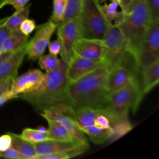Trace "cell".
Here are the masks:
<instances>
[{
	"mask_svg": "<svg viewBox=\"0 0 159 159\" xmlns=\"http://www.w3.org/2000/svg\"><path fill=\"white\" fill-rule=\"evenodd\" d=\"M7 0H0V9L6 6V3Z\"/></svg>",
	"mask_w": 159,
	"mask_h": 159,
	"instance_id": "obj_42",
	"label": "cell"
},
{
	"mask_svg": "<svg viewBox=\"0 0 159 159\" xmlns=\"http://www.w3.org/2000/svg\"><path fill=\"white\" fill-rule=\"evenodd\" d=\"M159 60V21L151 20L142 40L137 57L143 68Z\"/></svg>",
	"mask_w": 159,
	"mask_h": 159,
	"instance_id": "obj_9",
	"label": "cell"
},
{
	"mask_svg": "<svg viewBox=\"0 0 159 159\" xmlns=\"http://www.w3.org/2000/svg\"><path fill=\"white\" fill-rule=\"evenodd\" d=\"M48 123L47 134L49 139L62 142H78L68 132V130L57 121L51 119H45Z\"/></svg>",
	"mask_w": 159,
	"mask_h": 159,
	"instance_id": "obj_18",
	"label": "cell"
},
{
	"mask_svg": "<svg viewBox=\"0 0 159 159\" xmlns=\"http://www.w3.org/2000/svg\"><path fill=\"white\" fill-rule=\"evenodd\" d=\"M48 48L50 53L57 56L61 50V43L59 39L57 38V40L51 42H50L48 45Z\"/></svg>",
	"mask_w": 159,
	"mask_h": 159,
	"instance_id": "obj_35",
	"label": "cell"
},
{
	"mask_svg": "<svg viewBox=\"0 0 159 159\" xmlns=\"http://www.w3.org/2000/svg\"><path fill=\"white\" fill-rule=\"evenodd\" d=\"M31 4H27L23 8L16 11V12L10 17L2 19L4 24L12 31L19 30L20 25L22 22L28 18Z\"/></svg>",
	"mask_w": 159,
	"mask_h": 159,
	"instance_id": "obj_23",
	"label": "cell"
},
{
	"mask_svg": "<svg viewBox=\"0 0 159 159\" xmlns=\"http://www.w3.org/2000/svg\"><path fill=\"white\" fill-rule=\"evenodd\" d=\"M92 60H102L104 47L102 40L80 38L73 48V55Z\"/></svg>",
	"mask_w": 159,
	"mask_h": 159,
	"instance_id": "obj_13",
	"label": "cell"
},
{
	"mask_svg": "<svg viewBox=\"0 0 159 159\" xmlns=\"http://www.w3.org/2000/svg\"><path fill=\"white\" fill-rule=\"evenodd\" d=\"M11 144L12 137L9 133L0 136V152L8 149L11 147Z\"/></svg>",
	"mask_w": 159,
	"mask_h": 159,
	"instance_id": "obj_33",
	"label": "cell"
},
{
	"mask_svg": "<svg viewBox=\"0 0 159 159\" xmlns=\"http://www.w3.org/2000/svg\"><path fill=\"white\" fill-rule=\"evenodd\" d=\"M12 32L4 24L2 20H0V45L12 34Z\"/></svg>",
	"mask_w": 159,
	"mask_h": 159,
	"instance_id": "obj_34",
	"label": "cell"
},
{
	"mask_svg": "<svg viewBox=\"0 0 159 159\" xmlns=\"http://www.w3.org/2000/svg\"><path fill=\"white\" fill-rule=\"evenodd\" d=\"M61 60L57 58V55L49 53L47 55H42L39 57V64L40 67L45 70L50 71L57 68L61 63Z\"/></svg>",
	"mask_w": 159,
	"mask_h": 159,
	"instance_id": "obj_26",
	"label": "cell"
},
{
	"mask_svg": "<svg viewBox=\"0 0 159 159\" xmlns=\"http://www.w3.org/2000/svg\"><path fill=\"white\" fill-rule=\"evenodd\" d=\"M37 130H38L39 131L41 132H47V128H46L44 126L42 125H39L36 128Z\"/></svg>",
	"mask_w": 159,
	"mask_h": 159,
	"instance_id": "obj_41",
	"label": "cell"
},
{
	"mask_svg": "<svg viewBox=\"0 0 159 159\" xmlns=\"http://www.w3.org/2000/svg\"><path fill=\"white\" fill-rule=\"evenodd\" d=\"M99 0H83L79 16L81 38L102 40L108 24L100 8Z\"/></svg>",
	"mask_w": 159,
	"mask_h": 159,
	"instance_id": "obj_5",
	"label": "cell"
},
{
	"mask_svg": "<svg viewBox=\"0 0 159 159\" xmlns=\"http://www.w3.org/2000/svg\"><path fill=\"white\" fill-rule=\"evenodd\" d=\"M14 98H17V97L12 94L10 91H7L6 92H4L2 94L0 95V106L6 102L7 101L11 100Z\"/></svg>",
	"mask_w": 159,
	"mask_h": 159,
	"instance_id": "obj_38",
	"label": "cell"
},
{
	"mask_svg": "<svg viewBox=\"0 0 159 159\" xmlns=\"http://www.w3.org/2000/svg\"><path fill=\"white\" fill-rule=\"evenodd\" d=\"M1 52H0V55H1Z\"/></svg>",
	"mask_w": 159,
	"mask_h": 159,
	"instance_id": "obj_45",
	"label": "cell"
},
{
	"mask_svg": "<svg viewBox=\"0 0 159 159\" xmlns=\"http://www.w3.org/2000/svg\"><path fill=\"white\" fill-rule=\"evenodd\" d=\"M12 137L11 147L21 153L25 159H35L37 153L34 144L14 133L9 132Z\"/></svg>",
	"mask_w": 159,
	"mask_h": 159,
	"instance_id": "obj_21",
	"label": "cell"
},
{
	"mask_svg": "<svg viewBox=\"0 0 159 159\" xmlns=\"http://www.w3.org/2000/svg\"><path fill=\"white\" fill-rule=\"evenodd\" d=\"M104 47L102 60L109 70L116 65L127 51V43L118 25H109L102 39Z\"/></svg>",
	"mask_w": 159,
	"mask_h": 159,
	"instance_id": "obj_6",
	"label": "cell"
},
{
	"mask_svg": "<svg viewBox=\"0 0 159 159\" xmlns=\"http://www.w3.org/2000/svg\"><path fill=\"white\" fill-rule=\"evenodd\" d=\"M20 135L22 138L32 143L49 140L47 132H41L36 129L25 128L23 130Z\"/></svg>",
	"mask_w": 159,
	"mask_h": 159,
	"instance_id": "obj_27",
	"label": "cell"
},
{
	"mask_svg": "<svg viewBox=\"0 0 159 159\" xmlns=\"http://www.w3.org/2000/svg\"><path fill=\"white\" fill-rule=\"evenodd\" d=\"M102 66H105L102 60L88 59L74 55L67 64L68 81H74Z\"/></svg>",
	"mask_w": 159,
	"mask_h": 159,
	"instance_id": "obj_11",
	"label": "cell"
},
{
	"mask_svg": "<svg viewBox=\"0 0 159 159\" xmlns=\"http://www.w3.org/2000/svg\"><path fill=\"white\" fill-rule=\"evenodd\" d=\"M86 134L89 139L96 144H102L106 141L112 139L114 133L112 127L107 129H100L96 126L91 125L81 129Z\"/></svg>",
	"mask_w": 159,
	"mask_h": 159,
	"instance_id": "obj_22",
	"label": "cell"
},
{
	"mask_svg": "<svg viewBox=\"0 0 159 159\" xmlns=\"http://www.w3.org/2000/svg\"><path fill=\"white\" fill-rule=\"evenodd\" d=\"M14 52H5L2 53L0 55V65L6 60L7 59L9 56H11Z\"/></svg>",
	"mask_w": 159,
	"mask_h": 159,
	"instance_id": "obj_39",
	"label": "cell"
},
{
	"mask_svg": "<svg viewBox=\"0 0 159 159\" xmlns=\"http://www.w3.org/2000/svg\"><path fill=\"white\" fill-rule=\"evenodd\" d=\"M43 75L44 73L40 70H29L14 79L9 91L18 98L19 95L32 91L37 88L42 80Z\"/></svg>",
	"mask_w": 159,
	"mask_h": 159,
	"instance_id": "obj_12",
	"label": "cell"
},
{
	"mask_svg": "<svg viewBox=\"0 0 159 159\" xmlns=\"http://www.w3.org/2000/svg\"><path fill=\"white\" fill-rule=\"evenodd\" d=\"M108 72V68L102 66L68 83V97L74 109L91 107L102 110L106 107L110 95L106 85Z\"/></svg>",
	"mask_w": 159,
	"mask_h": 159,
	"instance_id": "obj_1",
	"label": "cell"
},
{
	"mask_svg": "<svg viewBox=\"0 0 159 159\" xmlns=\"http://www.w3.org/2000/svg\"><path fill=\"white\" fill-rule=\"evenodd\" d=\"M144 94L142 83L133 81L124 87L110 93L107 105L102 110L110 121L111 127L120 123L129 122L128 112L130 109L135 113Z\"/></svg>",
	"mask_w": 159,
	"mask_h": 159,
	"instance_id": "obj_4",
	"label": "cell"
},
{
	"mask_svg": "<svg viewBox=\"0 0 159 159\" xmlns=\"http://www.w3.org/2000/svg\"><path fill=\"white\" fill-rule=\"evenodd\" d=\"M151 20L159 21V0H147Z\"/></svg>",
	"mask_w": 159,
	"mask_h": 159,
	"instance_id": "obj_29",
	"label": "cell"
},
{
	"mask_svg": "<svg viewBox=\"0 0 159 159\" xmlns=\"http://www.w3.org/2000/svg\"><path fill=\"white\" fill-rule=\"evenodd\" d=\"M28 36L24 35L20 31H13L12 34L0 45V52H14L23 47L28 42Z\"/></svg>",
	"mask_w": 159,
	"mask_h": 159,
	"instance_id": "obj_20",
	"label": "cell"
},
{
	"mask_svg": "<svg viewBox=\"0 0 159 159\" xmlns=\"http://www.w3.org/2000/svg\"><path fill=\"white\" fill-rule=\"evenodd\" d=\"M1 157L6 158L12 159H25V157L17 150L11 147L5 151L1 152Z\"/></svg>",
	"mask_w": 159,
	"mask_h": 159,
	"instance_id": "obj_31",
	"label": "cell"
},
{
	"mask_svg": "<svg viewBox=\"0 0 159 159\" xmlns=\"http://www.w3.org/2000/svg\"><path fill=\"white\" fill-rule=\"evenodd\" d=\"M35 22L33 19H25L20 25V31L25 35L29 36L35 29Z\"/></svg>",
	"mask_w": 159,
	"mask_h": 159,
	"instance_id": "obj_30",
	"label": "cell"
},
{
	"mask_svg": "<svg viewBox=\"0 0 159 159\" xmlns=\"http://www.w3.org/2000/svg\"><path fill=\"white\" fill-rule=\"evenodd\" d=\"M66 4L67 0H53V10L50 20L57 26L63 21Z\"/></svg>",
	"mask_w": 159,
	"mask_h": 159,
	"instance_id": "obj_28",
	"label": "cell"
},
{
	"mask_svg": "<svg viewBox=\"0 0 159 159\" xmlns=\"http://www.w3.org/2000/svg\"><path fill=\"white\" fill-rule=\"evenodd\" d=\"M122 12V17L117 25L125 39L127 50L137 59L142 40L151 22L147 0H132Z\"/></svg>",
	"mask_w": 159,
	"mask_h": 159,
	"instance_id": "obj_3",
	"label": "cell"
},
{
	"mask_svg": "<svg viewBox=\"0 0 159 159\" xmlns=\"http://www.w3.org/2000/svg\"><path fill=\"white\" fill-rule=\"evenodd\" d=\"M14 79V78L9 77L0 81V95L10 90Z\"/></svg>",
	"mask_w": 159,
	"mask_h": 159,
	"instance_id": "obj_36",
	"label": "cell"
},
{
	"mask_svg": "<svg viewBox=\"0 0 159 159\" xmlns=\"http://www.w3.org/2000/svg\"><path fill=\"white\" fill-rule=\"evenodd\" d=\"M57 36L61 43V60L68 64L73 56L76 42L81 38V29L79 17L72 19L58 25Z\"/></svg>",
	"mask_w": 159,
	"mask_h": 159,
	"instance_id": "obj_8",
	"label": "cell"
},
{
	"mask_svg": "<svg viewBox=\"0 0 159 159\" xmlns=\"http://www.w3.org/2000/svg\"><path fill=\"white\" fill-rule=\"evenodd\" d=\"M30 0H7L6 5H11L16 11H18L25 7Z\"/></svg>",
	"mask_w": 159,
	"mask_h": 159,
	"instance_id": "obj_37",
	"label": "cell"
},
{
	"mask_svg": "<svg viewBox=\"0 0 159 159\" xmlns=\"http://www.w3.org/2000/svg\"><path fill=\"white\" fill-rule=\"evenodd\" d=\"M83 0H67L66 7L63 21L79 17Z\"/></svg>",
	"mask_w": 159,
	"mask_h": 159,
	"instance_id": "obj_25",
	"label": "cell"
},
{
	"mask_svg": "<svg viewBox=\"0 0 159 159\" xmlns=\"http://www.w3.org/2000/svg\"><path fill=\"white\" fill-rule=\"evenodd\" d=\"M120 7L119 3L117 1H111L109 4H104L100 6L102 15L108 25H117L122 17V12L118 11Z\"/></svg>",
	"mask_w": 159,
	"mask_h": 159,
	"instance_id": "obj_24",
	"label": "cell"
},
{
	"mask_svg": "<svg viewBox=\"0 0 159 159\" xmlns=\"http://www.w3.org/2000/svg\"><path fill=\"white\" fill-rule=\"evenodd\" d=\"M0 157H1V152H0Z\"/></svg>",
	"mask_w": 159,
	"mask_h": 159,
	"instance_id": "obj_44",
	"label": "cell"
},
{
	"mask_svg": "<svg viewBox=\"0 0 159 159\" xmlns=\"http://www.w3.org/2000/svg\"><path fill=\"white\" fill-rule=\"evenodd\" d=\"M102 1H106V0H102ZM111 1H117L119 3V5H120V0H110Z\"/></svg>",
	"mask_w": 159,
	"mask_h": 159,
	"instance_id": "obj_43",
	"label": "cell"
},
{
	"mask_svg": "<svg viewBox=\"0 0 159 159\" xmlns=\"http://www.w3.org/2000/svg\"><path fill=\"white\" fill-rule=\"evenodd\" d=\"M94 125L100 129H107L111 127L109 119L102 114L99 115L96 118Z\"/></svg>",
	"mask_w": 159,
	"mask_h": 159,
	"instance_id": "obj_32",
	"label": "cell"
},
{
	"mask_svg": "<svg viewBox=\"0 0 159 159\" xmlns=\"http://www.w3.org/2000/svg\"><path fill=\"white\" fill-rule=\"evenodd\" d=\"M142 89L143 94L148 93L159 82V60L142 68Z\"/></svg>",
	"mask_w": 159,
	"mask_h": 159,
	"instance_id": "obj_15",
	"label": "cell"
},
{
	"mask_svg": "<svg viewBox=\"0 0 159 159\" xmlns=\"http://www.w3.org/2000/svg\"><path fill=\"white\" fill-rule=\"evenodd\" d=\"M132 0H120V8L122 11H124Z\"/></svg>",
	"mask_w": 159,
	"mask_h": 159,
	"instance_id": "obj_40",
	"label": "cell"
},
{
	"mask_svg": "<svg viewBox=\"0 0 159 159\" xmlns=\"http://www.w3.org/2000/svg\"><path fill=\"white\" fill-rule=\"evenodd\" d=\"M77 143L80 142H62L49 139L43 142L34 143L33 144L37 157L40 155L56 153L63 150L68 149L72 147Z\"/></svg>",
	"mask_w": 159,
	"mask_h": 159,
	"instance_id": "obj_16",
	"label": "cell"
},
{
	"mask_svg": "<svg viewBox=\"0 0 159 159\" xmlns=\"http://www.w3.org/2000/svg\"><path fill=\"white\" fill-rule=\"evenodd\" d=\"M57 27V25L51 20L38 26L35 35L26 44V55L29 59L39 58L43 54Z\"/></svg>",
	"mask_w": 159,
	"mask_h": 159,
	"instance_id": "obj_10",
	"label": "cell"
},
{
	"mask_svg": "<svg viewBox=\"0 0 159 159\" xmlns=\"http://www.w3.org/2000/svg\"><path fill=\"white\" fill-rule=\"evenodd\" d=\"M89 148L88 143H77L71 148L58 152L37 156L36 159H68L83 154Z\"/></svg>",
	"mask_w": 159,
	"mask_h": 159,
	"instance_id": "obj_19",
	"label": "cell"
},
{
	"mask_svg": "<svg viewBox=\"0 0 159 159\" xmlns=\"http://www.w3.org/2000/svg\"><path fill=\"white\" fill-rule=\"evenodd\" d=\"M26 45L20 49L14 52L0 65V81L9 77L15 78L25 55Z\"/></svg>",
	"mask_w": 159,
	"mask_h": 159,
	"instance_id": "obj_14",
	"label": "cell"
},
{
	"mask_svg": "<svg viewBox=\"0 0 159 159\" xmlns=\"http://www.w3.org/2000/svg\"><path fill=\"white\" fill-rule=\"evenodd\" d=\"M66 68L67 64L61 60L57 68L44 73L37 88L22 93L18 98L27 101L35 109L41 112L57 104H70L67 93L68 81Z\"/></svg>",
	"mask_w": 159,
	"mask_h": 159,
	"instance_id": "obj_2",
	"label": "cell"
},
{
	"mask_svg": "<svg viewBox=\"0 0 159 159\" xmlns=\"http://www.w3.org/2000/svg\"><path fill=\"white\" fill-rule=\"evenodd\" d=\"M103 114L102 110L91 107H81L75 109L74 117L80 129L93 125L96 118Z\"/></svg>",
	"mask_w": 159,
	"mask_h": 159,
	"instance_id": "obj_17",
	"label": "cell"
},
{
	"mask_svg": "<svg viewBox=\"0 0 159 159\" xmlns=\"http://www.w3.org/2000/svg\"><path fill=\"white\" fill-rule=\"evenodd\" d=\"M74 112L75 109L71 105L60 103L42 111L40 114L44 119H51L61 124L77 142L87 143H88L87 138L78 126L75 119Z\"/></svg>",
	"mask_w": 159,
	"mask_h": 159,
	"instance_id": "obj_7",
	"label": "cell"
}]
</instances>
